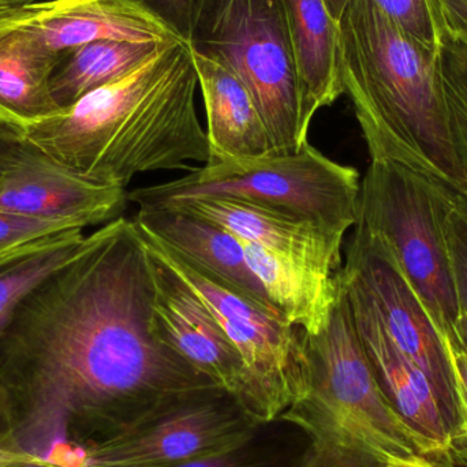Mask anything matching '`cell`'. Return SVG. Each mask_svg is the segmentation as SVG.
I'll return each mask as SVG.
<instances>
[{"label": "cell", "instance_id": "cell-28", "mask_svg": "<svg viewBox=\"0 0 467 467\" xmlns=\"http://www.w3.org/2000/svg\"><path fill=\"white\" fill-rule=\"evenodd\" d=\"M46 161H51L25 139L24 126L0 111V180Z\"/></svg>", "mask_w": 467, "mask_h": 467}, {"label": "cell", "instance_id": "cell-1", "mask_svg": "<svg viewBox=\"0 0 467 467\" xmlns=\"http://www.w3.org/2000/svg\"><path fill=\"white\" fill-rule=\"evenodd\" d=\"M152 298L147 250L120 216L19 302L0 332V383L22 403L26 449L59 461L74 422L100 439L218 387L155 337Z\"/></svg>", "mask_w": 467, "mask_h": 467}, {"label": "cell", "instance_id": "cell-18", "mask_svg": "<svg viewBox=\"0 0 467 467\" xmlns=\"http://www.w3.org/2000/svg\"><path fill=\"white\" fill-rule=\"evenodd\" d=\"M244 247L247 265L275 309L304 334L323 331L342 290L340 271H327L247 242Z\"/></svg>", "mask_w": 467, "mask_h": 467}, {"label": "cell", "instance_id": "cell-6", "mask_svg": "<svg viewBox=\"0 0 467 467\" xmlns=\"http://www.w3.org/2000/svg\"><path fill=\"white\" fill-rule=\"evenodd\" d=\"M452 193L397 161L370 156L356 223L391 254L450 346L460 317L443 224Z\"/></svg>", "mask_w": 467, "mask_h": 467}, {"label": "cell", "instance_id": "cell-8", "mask_svg": "<svg viewBox=\"0 0 467 467\" xmlns=\"http://www.w3.org/2000/svg\"><path fill=\"white\" fill-rule=\"evenodd\" d=\"M136 227L144 246L210 307L238 351L257 398L260 421L265 425L277 421L304 387L302 331L291 326L269 302L234 287Z\"/></svg>", "mask_w": 467, "mask_h": 467}, {"label": "cell", "instance_id": "cell-2", "mask_svg": "<svg viewBox=\"0 0 467 467\" xmlns=\"http://www.w3.org/2000/svg\"><path fill=\"white\" fill-rule=\"evenodd\" d=\"M199 87L185 40L67 109L24 125L25 139L84 180L126 189L145 172L192 171L210 161L196 109Z\"/></svg>", "mask_w": 467, "mask_h": 467}, {"label": "cell", "instance_id": "cell-33", "mask_svg": "<svg viewBox=\"0 0 467 467\" xmlns=\"http://www.w3.org/2000/svg\"><path fill=\"white\" fill-rule=\"evenodd\" d=\"M49 238H52V236H49ZM49 238L41 239V241L33 242V244H22V246L11 247V249L0 250V266L5 265L8 261L14 260V258L19 257V255L32 252L36 247L41 246L44 242L48 241Z\"/></svg>", "mask_w": 467, "mask_h": 467}, {"label": "cell", "instance_id": "cell-36", "mask_svg": "<svg viewBox=\"0 0 467 467\" xmlns=\"http://www.w3.org/2000/svg\"><path fill=\"white\" fill-rule=\"evenodd\" d=\"M389 467H438L424 458H413V460L398 461Z\"/></svg>", "mask_w": 467, "mask_h": 467}, {"label": "cell", "instance_id": "cell-32", "mask_svg": "<svg viewBox=\"0 0 467 467\" xmlns=\"http://www.w3.org/2000/svg\"><path fill=\"white\" fill-rule=\"evenodd\" d=\"M134 2L144 3V5H150L152 10L161 14V16H164L171 24L181 0H134Z\"/></svg>", "mask_w": 467, "mask_h": 467}, {"label": "cell", "instance_id": "cell-15", "mask_svg": "<svg viewBox=\"0 0 467 467\" xmlns=\"http://www.w3.org/2000/svg\"><path fill=\"white\" fill-rule=\"evenodd\" d=\"M128 191L84 180L52 161L11 172L0 180V211L79 229L103 226L123 216Z\"/></svg>", "mask_w": 467, "mask_h": 467}, {"label": "cell", "instance_id": "cell-3", "mask_svg": "<svg viewBox=\"0 0 467 467\" xmlns=\"http://www.w3.org/2000/svg\"><path fill=\"white\" fill-rule=\"evenodd\" d=\"M337 29L340 77L369 156L397 161L467 197L441 49L409 37L373 0H350Z\"/></svg>", "mask_w": 467, "mask_h": 467}, {"label": "cell", "instance_id": "cell-22", "mask_svg": "<svg viewBox=\"0 0 467 467\" xmlns=\"http://www.w3.org/2000/svg\"><path fill=\"white\" fill-rule=\"evenodd\" d=\"M85 241L84 230L57 234L32 252L0 266V332L25 296L73 260Z\"/></svg>", "mask_w": 467, "mask_h": 467}, {"label": "cell", "instance_id": "cell-12", "mask_svg": "<svg viewBox=\"0 0 467 467\" xmlns=\"http://www.w3.org/2000/svg\"><path fill=\"white\" fill-rule=\"evenodd\" d=\"M0 22L25 30L55 54L99 40H183L161 14L134 0H46L0 7Z\"/></svg>", "mask_w": 467, "mask_h": 467}, {"label": "cell", "instance_id": "cell-19", "mask_svg": "<svg viewBox=\"0 0 467 467\" xmlns=\"http://www.w3.org/2000/svg\"><path fill=\"white\" fill-rule=\"evenodd\" d=\"M296 55L302 128L345 93L339 67V29L324 0H283Z\"/></svg>", "mask_w": 467, "mask_h": 467}, {"label": "cell", "instance_id": "cell-5", "mask_svg": "<svg viewBox=\"0 0 467 467\" xmlns=\"http://www.w3.org/2000/svg\"><path fill=\"white\" fill-rule=\"evenodd\" d=\"M171 24L191 51L223 63L246 85L275 152L309 142L283 0H181Z\"/></svg>", "mask_w": 467, "mask_h": 467}, {"label": "cell", "instance_id": "cell-35", "mask_svg": "<svg viewBox=\"0 0 467 467\" xmlns=\"http://www.w3.org/2000/svg\"><path fill=\"white\" fill-rule=\"evenodd\" d=\"M324 3H326L327 10L331 14L332 18L339 22L340 16L345 13L350 0H324Z\"/></svg>", "mask_w": 467, "mask_h": 467}, {"label": "cell", "instance_id": "cell-14", "mask_svg": "<svg viewBox=\"0 0 467 467\" xmlns=\"http://www.w3.org/2000/svg\"><path fill=\"white\" fill-rule=\"evenodd\" d=\"M207 219L247 244L299 258L327 271L342 269L345 234L290 211L230 197L167 202Z\"/></svg>", "mask_w": 467, "mask_h": 467}, {"label": "cell", "instance_id": "cell-7", "mask_svg": "<svg viewBox=\"0 0 467 467\" xmlns=\"http://www.w3.org/2000/svg\"><path fill=\"white\" fill-rule=\"evenodd\" d=\"M361 181L354 167L337 163L306 142L298 152L253 161L210 159L202 169L128 192L129 202L167 204L202 197H230L290 211L348 234L358 221Z\"/></svg>", "mask_w": 467, "mask_h": 467}, {"label": "cell", "instance_id": "cell-37", "mask_svg": "<svg viewBox=\"0 0 467 467\" xmlns=\"http://www.w3.org/2000/svg\"><path fill=\"white\" fill-rule=\"evenodd\" d=\"M46 2V0H0V7L5 5H30V3Z\"/></svg>", "mask_w": 467, "mask_h": 467}, {"label": "cell", "instance_id": "cell-17", "mask_svg": "<svg viewBox=\"0 0 467 467\" xmlns=\"http://www.w3.org/2000/svg\"><path fill=\"white\" fill-rule=\"evenodd\" d=\"M131 219L186 260L249 296L269 302L247 265L244 242L223 227L171 204L141 205Z\"/></svg>", "mask_w": 467, "mask_h": 467}, {"label": "cell", "instance_id": "cell-11", "mask_svg": "<svg viewBox=\"0 0 467 467\" xmlns=\"http://www.w3.org/2000/svg\"><path fill=\"white\" fill-rule=\"evenodd\" d=\"M145 250L152 275L155 337L260 421L257 398L241 357L210 307L158 255Z\"/></svg>", "mask_w": 467, "mask_h": 467}, {"label": "cell", "instance_id": "cell-4", "mask_svg": "<svg viewBox=\"0 0 467 467\" xmlns=\"http://www.w3.org/2000/svg\"><path fill=\"white\" fill-rule=\"evenodd\" d=\"M342 275V269H340ZM304 387L277 421L306 435L301 467H389L398 461L435 454L387 402L342 290L328 324L302 332Z\"/></svg>", "mask_w": 467, "mask_h": 467}, {"label": "cell", "instance_id": "cell-20", "mask_svg": "<svg viewBox=\"0 0 467 467\" xmlns=\"http://www.w3.org/2000/svg\"><path fill=\"white\" fill-rule=\"evenodd\" d=\"M59 57L35 36L0 22V111L22 126L59 112L51 93Z\"/></svg>", "mask_w": 467, "mask_h": 467}, {"label": "cell", "instance_id": "cell-16", "mask_svg": "<svg viewBox=\"0 0 467 467\" xmlns=\"http://www.w3.org/2000/svg\"><path fill=\"white\" fill-rule=\"evenodd\" d=\"M191 52L204 99L210 159L253 161L276 153L246 85L223 63Z\"/></svg>", "mask_w": 467, "mask_h": 467}, {"label": "cell", "instance_id": "cell-26", "mask_svg": "<svg viewBox=\"0 0 467 467\" xmlns=\"http://www.w3.org/2000/svg\"><path fill=\"white\" fill-rule=\"evenodd\" d=\"M304 454L293 458L285 450L260 441V433L230 451L172 467H301Z\"/></svg>", "mask_w": 467, "mask_h": 467}, {"label": "cell", "instance_id": "cell-10", "mask_svg": "<svg viewBox=\"0 0 467 467\" xmlns=\"http://www.w3.org/2000/svg\"><path fill=\"white\" fill-rule=\"evenodd\" d=\"M342 275L369 305L398 350L427 376L451 433L458 405L451 348L394 258L356 226Z\"/></svg>", "mask_w": 467, "mask_h": 467}, {"label": "cell", "instance_id": "cell-13", "mask_svg": "<svg viewBox=\"0 0 467 467\" xmlns=\"http://www.w3.org/2000/svg\"><path fill=\"white\" fill-rule=\"evenodd\" d=\"M345 287L357 331L387 402L430 446L438 467H455L449 454V425L432 384L398 350L367 301L346 282Z\"/></svg>", "mask_w": 467, "mask_h": 467}, {"label": "cell", "instance_id": "cell-21", "mask_svg": "<svg viewBox=\"0 0 467 467\" xmlns=\"http://www.w3.org/2000/svg\"><path fill=\"white\" fill-rule=\"evenodd\" d=\"M170 44V43H169ZM166 44L99 40L60 54L51 93L60 109L144 65Z\"/></svg>", "mask_w": 467, "mask_h": 467}, {"label": "cell", "instance_id": "cell-31", "mask_svg": "<svg viewBox=\"0 0 467 467\" xmlns=\"http://www.w3.org/2000/svg\"><path fill=\"white\" fill-rule=\"evenodd\" d=\"M443 30V44L467 57V0H433Z\"/></svg>", "mask_w": 467, "mask_h": 467}, {"label": "cell", "instance_id": "cell-23", "mask_svg": "<svg viewBox=\"0 0 467 467\" xmlns=\"http://www.w3.org/2000/svg\"><path fill=\"white\" fill-rule=\"evenodd\" d=\"M381 13L421 46L439 51L443 30L433 0H373Z\"/></svg>", "mask_w": 467, "mask_h": 467}, {"label": "cell", "instance_id": "cell-9", "mask_svg": "<svg viewBox=\"0 0 467 467\" xmlns=\"http://www.w3.org/2000/svg\"><path fill=\"white\" fill-rule=\"evenodd\" d=\"M261 424L233 395H186L119 432L78 444L77 467H172L230 451L260 433Z\"/></svg>", "mask_w": 467, "mask_h": 467}, {"label": "cell", "instance_id": "cell-25", "mask_svg": "<svg viewBox=\"0 0 467 467\" xmlns=\"http://www.w3.org/2000/svg\"><path fill=\"white\" fill-rule=\"evenodd\" d=\"M444 235L460 315H467V197L452 193L444 215Z\"/></svg>", "mask_w": 467, "mask_h": 467}, {"label": "cell", "instance_id": "cell-29", "mask_svg": "<svg viewBox=\"0 0 467 467\" xmlns=\"http://www.w3.org/2000/svg\"><path fill=\"white\" fill-rule=\"evenodd\" d=\"M73 230L82 229L67 222L47 221L0 211V250L33 244Z\"/></svg>", "mask_w": 467, "mask_h": 467}, {"label": "cell", "instance_id": "cell-34", "mask_svg": "<svg viewBox=\"0 0 467 467\" xmlns=\"http://www.w3.org/2000/svg\"><path fill=\"white\" fill-rule=\"evenodd\" d=\"M454 345L450 348H458L467 356V315H460L454 328Z\"/></svg>", "mask_w": 467, "mask_h": 467}, {"label": "cell", "instance_id": "cell-24", "mask_svg": "<svg viewBox=\"0 0 467 467\" xmlns=\"http://www.w3.org/2000/svg\"><path fill=\"white\" fill-rule=\"evenodd\" d=\"M441 68L450 122L467 174V57L441 46Z\"/></svg>", "mask_w": 467, "mask_h": 467}, {"label": "cell", "instance_id": "cell-27", "mask_svg": "<svg viewBox=\"0 0 467 467\" xmlns=\"http://www.w3.org/2000/svg\"><path fill=\"white\" fill-rule=\"evenodd\" d=\"M13 397L0 383V467H65L59 461L30 451L16 435Z\"/></svg>", "mask_w": 467, "mask_h": 467}, {"label": "cell", "instance_id": "cell-30", "mask_svg": "<svg viewBox=\"0 0 467 467\" xmlns=\"http://www.w3.org/2000/svg\"><path fill=\"white\" fill-rule=\"evenodd\" d=\"M455 380H457V422L450 433L449 454L452 465L467 467V356L451 348Z\"/></svg>", "mask_w": 467, "mask_h": 467}]
</instances>
